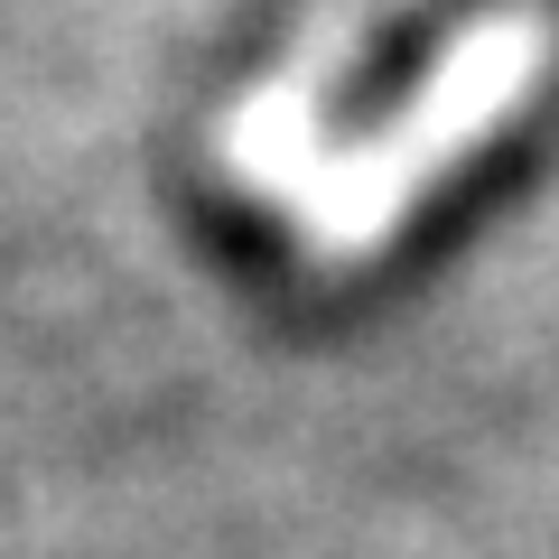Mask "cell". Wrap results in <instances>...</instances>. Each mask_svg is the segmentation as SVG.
<instances>
[{"instance_id":"obj_1","label":"cell","mask_w":559,"mask_h":559,"mask_svg":"<svg viewBox=\"0 0 559 559\" xmlns=\"http://www.w3.org/2000/svg\"><path fill=\"white\" fill-rule=\"evenodd\" d=\"M540 57H550V20H540V10H503V20L466 28V38L448 47V66L429 75V94H419L401 121L373 131V150L326 159L318 178L289 197L308 261H318V271H345V261L382 252L392 224L411 215V205L429 197L485 131H503V121L532 103Z\"/></svg>"}]
</instances>
